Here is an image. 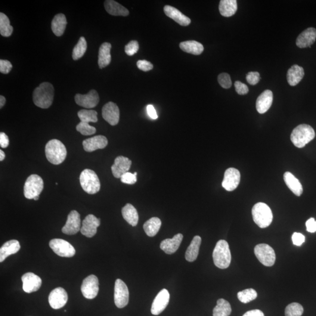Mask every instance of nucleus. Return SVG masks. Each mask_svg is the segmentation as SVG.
Wrapping results in <instances>:
<instances>
[{"label":"nucleus","instance_id":"f257e3e1","mask_svg":"<svg viewBox=\"0 0 316 316\" xmlns=\"http://www.w3.org/2000/svg\"><path fill=\"white\" fill-rule=\"evenodd\" d=\"M54 88L51 83L43 82L35 89L33 94V101L37 107L48 108L54 101Z\"/></svg>","mask_w":316,"mask_h":316},{"label":"nucleus","instance_id":"f03ea898","mask_svg":"<svg viewBox=\"0 0 316 316\" xmlns=\"http://www.w3.org/2000/svg\"><path fill=\"white\" fill-rule=\"evenodd\" d=\"M45 154L49 162L54 165H60L66 159L67 150L63 142L54 139L46 144Z\"/></svg>","mask_w":316,"mask_h":316},{"label":"nucleus","instance_id":"7ed1b4c3","mask_svg":"<svg viewBox=\"0 0 316 316\" xmlns=\"http://www.w3.org/2000/svg\"><path fill=\"white\" fill-rule=\"evenodd\" d=\"M214 263L220 269H226L230 266L231 255L227 241L221 240L218 241L213 253Z\"/></svg>","mask_w":316,"mask_h":316},{"label":"nucleus","instance_id":"20e7f679","mask_svg":"<svg viewBox=\"0 0 316 316\" xmlns=\"http://www.w3.org/2000/svg\"><path fill=\"white\" fill-rule=\"evenodd\" d=\"M315 135V130L311 126L300 125L293 130L290 139L295 146L302 148L312 141Z\"/></svg>","mask_w":316,"mask_h":316},{"label":"nucleus","instance_id":"39448f33","mask_svg":"<svg viewBox=\"0 0 316 316\" xmlns=\"http://www.w3.org/2000/svg\"><path fill=\"white\" fill-rule=\"evenodd\" d=\"M252 215L254 222L261 228L269 227L273 220V215L270 207L263 203H258L253 206Z\"/></svg>","mask_w":316,"mask_h":316},{"label":"nucleus","instance_id":"423d86ee","mask_svg":"<svg viewBox=\"0 0 316 316\" xmlns=\"http://www.w3.org/2000/svg\"><path fill=\"white\" fill-rule=\"evenodd\" d=\"M80 185L83 190L90 194L98 193L100 190V182L97 174L91 169H85L80 176Z\"/></svg>","mask_w":316,"mask_h":316},{"label":"nucleus","instance_id":"0eeeda50","mask_svg":"<svg viewBox=\"0 0 316 316\" xmlns=\"http://www.w3.org/2000/svg\"><path fill=\"white\" fill-rule=\"evenodd\" d=\"M43 181L41 177L37 175H32L27 179L24 186V196L28 199H33L39 196L43 190Z\"/></svg>","mask_w":316,"mask_h":316},{"label":"nucleus","instance_id":"6e6552de","mask_svg":"<svg viewBox=\"0 0 316 316\" xmlns=\"http://www.w3.org/2000/svg\"><path fill=\"white\" fill-rule=\"evenodd\" d=\"M254 253L259 261L266 266L274 265L276 260L275 251L271 246L266 244L257 245L254 249Z\"/></svg>","mask_w":316,"mask_h":316},{"label":"nucleus","instance_id":"1a4fd4ad","mask_svg":"<svg viewBox=\"0 0 316 316\" xmlns=\"http://www.w3.org/2000/svg\"><path fill=\"white\" fill-rule=\"evenodd\" d=\"M49 247L56 254L62 257L70 258L75 255L76 250L67 241L63 239L52 240L49 242Z\"/></svg>","mask_w":316,"mask_h":316},{"label":"nucleus","instance_id":"9d476101","mask_svg":"<svg viewBox=\"0 0 316 316\" xmlns=\"http://www.w3.org/2000/svg\"><path fill=\"white\" fill-rule=\"evenodd\" d=\"M129 302V290L126 284L118 279L114 287V303L118 308H125Z\"/></svg>","mask_w":316,"mask_h":316},{"label":"nucleus","instance_id":"9b49d317","mask_svg":"<svg viewBox=\"0 0 316 316\" xmlns=\"http://www.w3.org/2000/svg\"><path fill=\"white\" fill-rule=\"evenodd\" d=\"M81 291L83 296L88 299H93L97 296L99 291V282L94 275H89L83 280Z\"/></svg>","mask_w":316,"mask_h":316},{"label":"nucleus","instance_id":"f8f14e48","mask_svg":"<svg viewBox=\"0 0 316 316\" xmlns=\"http://www.w3.org/2000/svg\"><path fill=\"white\" fill-rule=\"evenodd\" d=\"M241 175L239 170L234 168H228L225 170L222 182V187L228 191H233L239 185Z\"/></svg>","mask_w":316,"mask_h":316},{"label":"nucleus","instance_id":"ddd939ff","mask_svg":"<svg viewBox=\"0 0 316 316\" xmlns=\"http://www.w3.org/2000/svg\"><path fill=\"white\" fill-rule=\"evenodd\" d=\"M68 295L66 291L63 288L59 287L52 290L49 294L48 301L51 308L54 309H60L66 304Z\"/></svg>","mask_w":316,"mask_h":316},{"label":"nucleus","instance_id":"4468645a","mask_svg":"<svg viewBox=\"0 0 316 316\" xmlns=\"http://www.w3.org/2000/svg\"><path fill=\"white\" fill-rule=\"evenodd\" d=\"M81 220L80 214L76 210H72L67 216V221L63 228V232L67 235H74L80 231Z\"/></svg>","mask_w":316,"mask_h":316},{"label":"nucleus","instance_id":"2eb2a0df","mask_svg":"<svg viewBox=\"0 0 316 316\" xmlns=\"http://www.w3.org/2000/svg\"><path fill=\"white\" fill-rule=\"evenodd\" d=\"M23 281V288L24 292L28 293L36 292L41 286L42 280L38 275L28 272L21 278Z\"/></svg>","mask_w":316,"mask_h":316},{"label":"nucleus","instance_id":"dca6fc26","mask_svg":"<svg viewBox=\"0 0 316 316\" xmlns=\"http://www.w3.org/2000/svg\"><path fill=\"white\" fill-rule=\"evenodd\" d=\"M170 294L168 290H161L155 298L151 307V313L154 315H159L168 305Z\"/></svg>","mask_w":316,"mask_h":316},{"label":"nucleus","instance_id":"f3484780","mask_svg":"<svg viewBox=\"0 0 316 316\" xmlns=\"http://www.w3.org/2000/svg\"><path fill=\"white\" fill-rule=\"evenodd\" d=\"M100 225V219H97L94 215H89L87 216L84 221H83L80 232L85 236L92 238L97 233V227Z\"/></svg>","mask_w":316,"mask_h":316},{"label":"nucleus","instance_id":"a211bd4d","mask_svg":"<svg viewBox=\"0 0 316 316\" xmlns=\"http://www.w3.org/2000/svg\"><path fill=\"white\" fill-rule=\"evenodd\" d=\"M102 116L111 126H116L120 120V110L113 102H108L102 109Z\"/></svg>","mask_w":316,"mask_h":316},{"label":"nucleus","instance_id":"6ab92c4d","mask_svg":"<svg viewBox=\"0 0 316 316\" xmlns=\"http://www.w3.org/2000/svg\"><path fill=\"white\" fill-rule=\"evenodd\" d=\"M74 99L77 105L86 108L97 106L100 101L98 93L95 90H92L87 95L77 94Z\"/></svg>","mask_w":316,"mask_h":316},{"label":"nucleus","instance_id":"aec40b11","mask_svg":"<svg viewBox=\"0 0 316 316\" xmlns=\"http://www.w3.org/2000/svg\"><path fill=\"white\" fill-rule=\"evenodd\" d=\"M132 161L128 158L120 156L116 158L114 165L111 166L113 175L116 178H121L131 168Z\"/></svg>","mask_w":316,"mask_h":316},{"label":"nucleus","instance_id":"412c9836","mask_svg":"<svg viewBox=\"0 0 316 316\" xmlns=\"http://www.w3.org/2000/svg\"><path fill=\"white\" fill-rule=\"evenodd\" d=\"M107 145V139L103 135L95 136V137L86 139L83 142V148L88 153L102 150L106 147Z\"/></svg>","mask_w":316,"mask_h":316},{"label":"nucleus","instance_id":"4be33fe9","mask_svg":"<svg viewBox=\"0 0 316 316\" xmlns=\"http://www.w3.org/2000/svg\"><path fill=\"white\" fill-rule=\"evenodd\" d=\"M316 39V30L315 28H309L303 31L296 39V45L300 48H311Z\"/></svg>","mask_w":316,"mask_h":316},{"label":"nucleus","instance_id":"5701e85b","mask_svg":"<svg viewBox=\"0 0 316 316\" xmlns=\"http://www.w3.org/2000/svg\"><path fill=\"white\" fill-rule=\"evenodd\" d=\"M273 101V94L269 90H266L259 95L256 101V110L260 114L267 112L271 108Z\"/></svg>","mask_w":316,"mask_h":316},{"label":"nucleus","instance_id":"b1692460","mask_svg":"<svg viewBox=\"0 0 316 316\" xmlns=\"http://www.w3.org/2000/svg\"><path fill=\"white\" fill-rule=\"evenodd\" d=\"M164 12L170 18L174 20L182 26H188L191 23L190 18L186 16L185 15L175 7L170 5H165L163 8Z\"/></svg>","mask_w":316,"mask_h":316},{"label":"nucleus","instance_id":"393cba45","mask_svg":"<svg viewBox=\"0 0 316 316\" xmlns=\"http://www.w3.org/2000/svg\"><path fill=\"white\" fill-rule=\"evenodd\" d=\"M183 238L182 234H178L172 238L164 240L160 243V249L167 254L174 253L181 246Z\"/></svg>","mask_w":316,"mask_h":316},{"label":"nucleus","instance_id":"a878e982","mask_svg":"<svg viewBox=\"0 0 316 316\" xmlns=\"http://www.w3.org/2000/svg\"><path fill=\"white\" fill-rule=\"evenodd\" d=\"M21 249L19 241L12 240L6 242L0 249V262H2L9 256L19 252Z\"/></svg>","mask_w":316,"mask_h":316},{"label":"nucleus","instance_id":"bb28decb","mask_svg":"<svg viewBox=\"0 0 316 316\" xmlns=\"http://www.w3.org/2000/svg\"><path fill=\"white\" fill-rule=\"evenodd\" d=\"M305 76L303 68L297 64H294L287 71V80L289 85L295 86L299 84Z\"/></svg>","mask_w":316,"mask_h":316},{"label":"nucleus","instance_id":"cd10ccee","mask_svg":"<svg viewBox=\"0 0 316 316\" xmlns=\"http://www.w3.org/2000/svg\"><path fill=\"white\" fill-rule=\"evenodd\" d=\"M105 10L114 16L126 17L129 15V11L122 5L113 0H107L104 2Z\"/></svg>","mask_w":316,"mask_h":316},{"label":"nucleus","instance_id":"c85d7f7f","mask_svg":"<svg viewBox=\"0 0 316 316\" xmlns=\"http://www.w3.org/2000/svg\"><path fill=\"white\" fill-rule=\"evenodd\" d=\"M284 179L288 188L297 196H301L303 193V187L301 184L292 173L286 172L284 173Z\"/></svg>","mask_w":316,"mask_h":316},{"label":"nucleus","instance_id":"c756f323","mask_svg":"<svg viewBox=\"0 0 316 316\" xmlns=\"http://www.w3.org/2000/svg\"><path fill=\"white\" fill-rule=\"evenodd\" d=\"M111 45L110 43L105 42L100 46L98 52V64L100 69L108 66L111 61L110 54Z\"/></svg>","mask_w":316,"mask_h":316},{"label":"nucleus","instance_id":"7c9ffc66","mask_svg":"<svg viewBox=\"0 0 316 316\" xmlns=\"http://www.w3.org/2000/svg\"><path fill=\"white\" fill-rule=\"evenodd\" d=\"M201 243V238L200 236L196 235L193 238L185 253V258L188 262H194L197 259Z\"/></svg>","mask_w":316,"mask_h":316},{"label":"nucleus","instance_id":"2f4dec72","mask_svg":"<svg viewBox=\"0 0 316 316\" xmlns=\"http://www.w3.org/2000/svg\"><path fill=\"white\" fill-rule=\"evenodd\" d=\"M122 215L125 221L132 227L138 224L139 216L137 209L132 204L128 203L122 209Z\"/></svg>","mask_w":316,"mask_h":316},{"label":"nucleus","instance_id":"473e14b6","mask_svg":"<svg viewBox=\"0 0 316 316\" xmlns=\"http://www.w3.org/2000/svg\"><path fill=\"white\" fill-rule=\"evenodd\" d=\"M67 25L66 18L63 14H59L54 18L51 23L52 32L57 36L63 35Z\"/></svg>","mask_w":316,"mask_h":316},{"label":"nucleus","instance_id":"72a5a7b5","mask_svg":"<svg viewBox=\"0 0 316 316\" xmlns=\"http://www.w3.org/2000/svg\"><path fill=\"white\" fill-rule=\"evenodd\" d=\"M238 5L236 0H221L220 2L219 11L221 15L225 17H230L237 11Z\"/></svg>","mask_w":316,"mask_h":316},{"label":"nucleus","instance_id":"f704fd0d","mask_svg":"<svg viewBox=\"0 0 316 316\" xmlns=\"http://www.w3.org/2000/svg\"><path fill=\"white\" fill-rule=\"evenodd\" d=\"M179 46L183 51L194 55H199L204 51L203 45L196 41L182 42Z\"/></svg>","mask_w":316,"mask_h":316},{"label":"nucleus","instance_id":"c9c22d12","mask_svg":"<svg viewBox=\"0 0 316 316\" xmlns=\"http://www.w3.org/2000/svg\"><path fill=\"white\" fill-rule=\"evenodd\" d=\"M162 225L160 220L158 218H153L145 222L143 227L148 236L153 237L159 231Z\"/></svg>","mask_w":316,"mask_h":316},{"label":"nucleus","instance_id":"e433bc0d","mask_svg":"<svg viewBox=\"0 0 316 316\" xmlns=\"http://www.w3.org/2000/svg\"><path fill=\"white\" fill-rule=\"evenodd\" d=\"M231 307L227 300L220 299L217 302V306L213 309V316H229L231 314Z\"/></svg>","mask_w":316,"mask_h":316},{"label":"nucleus","instance_id":"4c0bfd02","mask_svg":"<svg viewBox=\"0 0 316 316\" xmlns=\"http://www.w3.org/2000/svg\"><path fill=\"white\" fill-rule=\"evenodd\" d=\"M13 32V28L11 26L10 20L4 13H0V33L2 36L8 37Z\"/></svg>","mask_w":316,"mask_h":316},{"label":"nucleus","instance_id":"58836bf2","mask_svg":"<svg viewBox=\"0 0 316 316\" xmlns=\"http://www.w3.org/2000/svg\"><path fill=\"white\" fill-rule=\"evenodd\" d=\"M88 48V45L84 37H80L79 42L76 45L74 46L72 53V58L74 61L79 60L82 58L86 52Z\"/></svg>","mask_w":316,"mask_h":316},{"label":"nucleus","instance_id":"ea45409f","mask_svg":"<svg viewBox=\"0 0 316 316\" xmlns=\"http://www.w3.org/2000/svg\"><path fill=\"white\" fill-rule=\"evenodd\" d=\"M81 122L87 123H97L98 122L97 113L93 110H81L77 113Z\"/></svg>","mask_w":316,"mask_h":316},{"label":"nucleus","instance_id":"a19ab883","mask_svg":"<svg viewBox=\"0 0 316 316\" xmlns=\"http://www.w3.org/2000/svg\"><path fill=\"white\" fill-rule=\"evenodd\" d=\"M258 294L255 290L253 289H247L241 291L237 294V297L241 302L248 303L255 300Z\"/></svg>","mask_w":316,"mask_h":316},{"label":"nucleus","instance_id":"79ce46f5","mask_svg":"<svg viewBox=\"0 0 316 316\" xmlns=\"http://www.w3.org/2000/svg\"><path fill=\"white\" fill-rule=\"evenodd\" d=\"M303 311L304 309L299 303H290L285 309V316H301Z\"/></svg>","mask_w":316,"mask_h":316},{"label":"nucleus","instance_id":"37998d69","mask_svg":"<svg viewBox=\"0 0 316 316\" xmlns=\"http://www.w3.org/2000/svg\"><path fill=\"white\" fill-rule=\"evenodd\" d=\"M76 130L83 135H92L95 134V127L90 126L89 123L80 122L76 126Z\"/></svg>","mask_w":316,"mask_h":316},{"label":"nucleus","instance_id":"c03bdc74","mask_svg":"<svg viewBox=\"0 0 316 316\" xmlns=\"http://www.w3.org/2000/svg\"><path fill=\"white\" fill-rule=\"evenodd\" d=\"M218 82L222 88L230 89L232 86L230 76L226 73L220 74L218 76Z\"/></svg>","mask_w":316,"mask_h":316},{"label":"nucleus","instance_id":"a18cd8bd","mask_svg":"<svg viewBox=\"0 0 316 316\" xmlns=\"http://www.w3.org/2000/svg\"><path fill=\"white\" fill-rule=\"evenodd\" d=\"M139 47V43L137 41L129 42L125 47L126 54L128 56L134 55L138 52Z\"/></svg>","mask_w":316,"mask_h":316},{"label":"nucleus","instance_id":"49530a36","mask_svg":"<svg viewBox=\"0 0 316 316\" xmlns=\"http://www.w3.org/2000/svg\"><path fill=\"white\" fill-rule=\"evenodd\" d=\"M120 179L124 184L128 185H134L137 181V175L129 172L125 173Z\"/></svg>","mask_w":316,"mask_h":316},{"label":"nucleus","instance_id":"de8ad7c7","mask_svg":"<svg viewBox=\"0 0 316 316\" xmlns=\"http://www.w3.org/2000/svg\"><path fill=\"white\" fill-rule=\"evenodd\" d=\"M246 79L250 85H255L260 81L261 76L258 72H250L247 74Z\"/></svg>","mask_w":316,"mask_h":316},{"label":"nucleus","instance_id":"09e8293b","mask_svg":"<svg viewBox=\"0 0 316 316\" xmlns=\"http://www.w3.org/2000/svg\"><path fill=\"white\" fill-rule=\"evenodd\" d=\"M235 91L238 95H246L249 93V89L244 83L240 81H236L234 83Z\"/></svg>","mask_w":316,"mask_h":316},{"label":"nucleus","instance_id":"8fccbe9b","mask_svg":"<svg viewBox=\"0 0 316 316\" xmlns=\"http://www.w3.org/2000/svg\"><path fill=\"white\" fill-rule=\"evenodd\" d=\"M137 67L139 69H140L144 72H148L153 69L154 66L150 62L146 60H140L137 62Z\"/></svg>","mask_w":316,"mask_h":316},{"label":"nucleus","instance_id":"3c124183","mask_svg":"<svg viewBox=\"0 0 316 316\" xmlns=\"http://www.w3.org/2000/svg\"><path fill=\"white\" fill-rule=\"evenodd\" d=\"M12 68V65L10 61L7 60H0V72L3 74L10 73Z\"/></svg>","mask_w":316,"mask_h":316},{"label":"nucleus","instance_id":"603ef678","mask_svg":"<svg viewBox=\"0 0 316 316\" xmlns=\"http://www.w3.org/2000/svg\"><path fill=\"white\" fill-rule=\"evenodd\" d=\"M292 239L294 245L296 246H301L303 243H305V235L299 232H294Z\"/></svg>","mask_w":316,"mask_h":316},{"label":"nucleus","instance_id":"864d4df0","mask_svg":"<svg viewBox=\"0 0 316 316\" xmlns=\"http://www.w3.org/2000/svg\"><path fill=\"white\" fill-rule=\"evenodd\" d=\"M306 230L311 233L316 232V221L314 218H311L306 222Z\"/></svg>","mask_w":316,"mask_h":316},{"label":"nucleus","instance_id":"5fc2aeb1","mask_svg":"<svg viewBox=\"0 0 316 316\" xmlns=\"http://www.w3.org/2000/svg\"><path fill=\"white\" fill-rule=\"evenodd\" d=\"M9 145V139L8 136L4 132L0 133V146L2 148H6Z\"/></svg>","mask_w":316,"mask_h":316},{"label":"nucleus","instance_id":"6e6d98bb","mask_svg":"<svg viewBox=\"0 0 316 316\" xmlns=\"http://www.w3.org/2000/svg\"><path fill=\"white\" fill-rule=\"evenodd\" d=\"M147 113L148 116H150L152 119L156 120L158 119L157 111L155 109L153 105H148L147 106Z\"/></svg>","mask_w":316,"mask_h":316},{"label":"nucleus","instance_id":"4d7b16f0","mask_svg":"<svg viewBox=\"0 0 316 316\" xmlns=\"http://www.w3.org/2000/svg\"><path fill=\"white\" fill-rule=\"evenodd\" d=\"M243 316H265L263 313L260 310L255 309L247 312Z\"/></svg>","mask_w":316,"mask_h":316},{"label":"nucleus","instance_id":"13d9d810","mask_svg":"<svg viewBox=\"0 0 316 316\" xmlns=\"http://www.w3.org/2000/svg\"><path fill=\"white\" fill-rule=\"evenodd\" d=\"M6 99L4 96H0V108H2L5 104Z\"/></svg>","mask_w":316,"mask_h":316},{"label":"nucleus","instance_id":"bf43d9fd","mask_svg":"<svg viewBox=\"0 0 316 316\" xmlns=\"http://www.w3.org/2000/svg\"><path fill=\"white\" fill-rule=\"evenodd\" d=\"M5 155L4 153V151L2 150H0V160L2 161L5 159Z\"/></svg>","mask_w":316,"mask_h":316},{"label":"nucleus","instance_id":"052dcab7","mask_svg":"<svg viewBox=\"0 0 316 316\" xmlns=\"http://www.w3.org/2000/svg\"><path fill=\"white\" fill-rule=\"evenodd\" d=\"M39 196H36L35 198H34L33 200H38L39 199Z\"/></svg>","mask_w":316,"mask_h":316}]
</instances>
